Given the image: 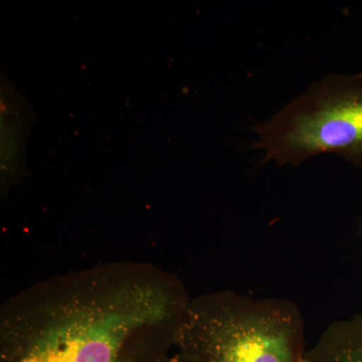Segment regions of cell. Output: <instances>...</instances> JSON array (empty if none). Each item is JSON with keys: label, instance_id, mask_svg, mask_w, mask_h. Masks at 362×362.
Segmentation results:
<instances>
[{"label": "cell", "instance_id": "1", "mask_svg": "<svg viewBox=\"0 0 362 362\" xmlns=\"http://www.w3.org/2000/svg\"><path fill=\"white\" fill-rule=\"evenodd\" d=\"M192 298L175 274L116 261L52 276L0 308V362H165Z\"/></svg>", "mask_w": 362, "mask_h": 362}, {"label": "cell", "instance_id": "2", "mask_svg": "<svg viewBox=\"0 0 362 362\" xmlns=\"http://www.w3.org/2000/svg\"><path fill=\"white\" fill-rule=\"evenodd\" d=\"M176 349L192 362H304L308 350L297 304L230 290L192 298Z\"/></svg>", "mask_w": 362, "mask_h": 362}, {"label": "cell", "instance_id": "3", "mask_svg": "<svg viewBox=\"0 0 362 362\" xmlns=\"http://www.w3.org/2000/svg\"><path fill=\"white\" fill-rule=\"evenodd\" d=\"M255 148L279 166L337 154L362 169V73L326 76L256 127Z\"/></svg>", "mask_w": 362, "mask_h": 362}, {"label": "cell", "instance_id": "4", "mask_svg": "<svg viewBox=\"0 0 362 362\" xmlns=\"http://www.w3.org/2000/svg\"><path fill=\"white\" fill-rule=\"evenodd\" d=\"M304 362H362V314L330 324Z\"/></svg>", "mask_w": 362, "mask_h": 362}, {"label": "cell", "instance_id": "5", "mask_svg": "<svg viewBox=\"0 0 362 362\" xmlns=\"http://www.w3.org/2000/svg\"><path fill=\"white\" fill-rule=\"evenodd\" d=\"M165 362H192V361H188L187 357L183 356L182 354H180V352H175V354H171V356H169L168 359H166Z\"/></svg>", "mask_w": 362, "mask_h": 362}, {"label": "cell", "instance_id": "6", "mask_svg": "<svg viewBox=\"0 0 362 362\" xmlns=\"http://www.w3.org/2000/svg\"><path fill=\"white\" fill-rule=\"evenodd\" d=\"M359 232H361V235L362 237V220H361V226H359Z\"/></svg>", "mask_w": 362, "mask_h": 362}]
</instances>
